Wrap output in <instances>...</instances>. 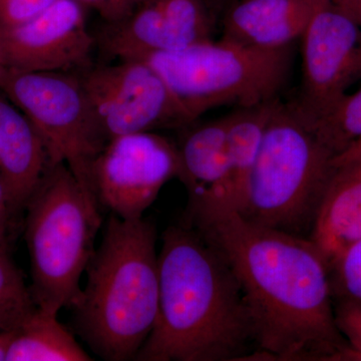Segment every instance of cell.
<instances>
[{
  "label": "cell",
  "mask_w": 361,
  "mask_h": 361,
  "mask_svg": "<svg viewBox=\"0 0 361 361\" xmlns=\"http://www.w3.org/2000/svg\"><path fill=\"white\" fill-rule=\"evenodd\" d=\"M141 61L155 68L196 121L219 106L251 108L278 99L290 73L292 45L264 49L210 40Z\"/></svg>",
  "instance_id": "8992f818"
},
{
  "label": "cell",
  "mask_w": 361,
  "mask_h": 361,
  "mask_svg": "<svg viewBox=\"0 0 361 361\" xmlns=\"http://www.w3.org/2000/svg\"><path fill=\"white\" fill-rule=\"evenodd\" d=\"M341 1L361 27V0H341Z\"/></svg>",
  "instance_id": "f1b7e54d"
},
{
  "label": "cell",
  "mask_w": 361,
  "mask_h": 361,
  "mask_svg": "<svg viewBox=\"0 0 361 361\" xmlns=\"http://www.w3.org/2000/svg\"><path fill=\"white\" fill-rule=\"evenodd\" d=\"M332 293L361 302V240L348 247L330 266Z\"/></svg>",
  "instance_id": "7402d4cb"
},
{
  "label": "cell",
  "mask_w": 361,
  "mask_h": 361,
  "mask_svg": "<svg viewBox=\"0 0 361 361\" xmlns=\"http://www.w3.org/2000/svg\"><path fill=\"white\" fill-rule=\"evenodd\" d=\"M82 7L75 0H56L27 23L0 30V65L23 71L85 68L94 39Z\"/></svg>",
  "instance_id": "8fae6325"
},
{
  "label": "cell",
  "mask_w": 361,
  "mask_h": 361,
  "mask_svg": "<svg viewBox=\"0 0 361 361\" xmlns=\"http://www.w3.org/2000/svg\"><path fill=\"white\" fill-rule=\"evenodd\" d=\"M35 307L30 288L11 258L6 244H0V313L23 322Z\"/></svg>",
  "instance_id": "44dd1931"
},
{
  "label": "cell",
  "mask_w": 361,
  "mask_h": 361,
  "mask_svg": "<svg viewBox=\"0 0 361 361\" xmlns=\"http://www.w3.org/2000/svg\"><path fill=\"white\" fill-rule=\"evenodd\" d=\"M336 322L348 343L343 360L361 361V302L341 299L334 307Z\"/></svg>",
  "instance_id": "603a6c76"
},
{
  "label": "cell",
  "mask_w": 361,
  "mask_h": 361,
  "mask_svg": "<svg viewBox=\"0 0 361 361\" xmlns=\"http://www.w3.org/2000/svg\"><path fill=\"white\" fill-rule=\"evenodd\" d=\"M179 172L178 147L167 137L156 132L120 135L94 161V194L102 208L116 217L140 219Z\"/></svg>",
  "instance_id": "30bf717a"
},
{
  "label": "cell",
  "mask_w": 361,
  "mask_h": 361,
  "mask_svg": "<svg viewBox=\"0 0 361 361\" xmlns=\"http://www.w3.org/2000/svg\"><path fill=\"white\" fill-rule=\"evenodd\" d=\"M80 78L108 141L120 135L179 129L195 122L147 61H120L92 68Z\"/></svg>",
  "instance_id": "9c48e42d"
},
{
  "label": "cell",
  "mask_w": 361,
  "mask_h": 361,
  "mask_svg": "<svg viewBox=\"0 0 361 361\" xmlns=\"http://www.w3.org/2000/svg\"><path fill=\"white\" fill-rule=\"evenodd\" d=\"M278 101L275 99L251 108H240L228 115V154L235 208L245 191L268 121Z\"/></svg>",
  "instance_id": "ac0fdd59"
},
{
  "label": "cell",
  "mask_w": 361,
  "mask_h": 361,
  "mask_svg": "<svg viewBox=\"0 0 361 361\" xmlns=\"http://www.w3.org/2000/svg\"><path fill=\"white\" fill-rule=\"evenodd\" d=\"M345 165L361 166V137L332 158V167Z\"/></svg>",
  "instance_id": "4316f807"
},
{
  "label": "cell",
  "mask_w": 361,
  "mask_h": 361,
  "mask_svg": "<svg viewBox=\"0 0 361 361\" xmlns=\"http://www.w3.org/2000/svg\"><path fill=\"white\" fill-rule=\"evenodd\" d=\"M229 116L198 126L178 145V179L188 192L186 215H195L223 205H234L228 154Z\"/></svg>",
  "instance_id": "7c38bea8"
},
{
  "label": "cell",
  "mask_w": 361,
  "mask_h": 361,
  "mask_svg": "<svg viewBox=\"0 0 361 361\" xmlns=\"http://www.w3.org/2000/svg\"><path fill=\"white\" fill-rule=\"evenodd\" d=\"M56 0H0V30L27 23Z\"/></svg>",
  "instance_id": "cb8c5ba5"
},
{
  "label": "cell",
  "mask_w": 361,
  "mask_h": 361,
  "mask_svg": "<svg viewBox=\"0 0 361 361\" xmlns=\"http://www.w3.org/2000/svg\"><path fill=\"white\" fill-rule=\"evenodd\" d=\"M155 226L113 215L73 306L80 334L99 357L135 358L155 326L160 297Z\"/></svg>",
  "instance_id": "3957f363"
},
{
  "label": "cell",
  "mask_w": 361,
  "mask_h": 361,
  "mask_svg": "<svg viewBox=\"0 0 361 361\" xmlns=\"http://www.w3.org/2000/svg\"><path fill=\"white\" fill-rule=\"evenodd\" d=\"M206 1L211 11H212L214 16H215L216 11L224 13L225 9L228 6H231L232 4H234L235 1H237V0H206Z\"/></svg>",
  "instance_id": "f546056e"
},
{
  "label": "cell",
  "mask_w": 361,
  "mask_h": 361,
  "mask_svg": "<svg viewBox=\"0 0 361 361\" xmlns=\"http://www.w3.org/2000/svg\"><path fill=\"white\" fill-rule=\"evenodd\" d=\"M56 313L35 307L20 326L7 353L6 361H90Z\"/></svg>",
  "instance_id": "e0dca14e"
},
{
  "label": "cell",
  "mask_w": 361,
  "mask_h": 361,
  "mask_svg": "<svg viewBox=\"0 0 361 361\" xmlns=\"http://www.w3.org/2000/svg\"><path fill=\"white\" fill-rule=\"evenodd\" d=\"M300 39L302 80L289 104L312 128L361 80V27L341 0H324Z\"/></svg>",
  "instance_id": "ba28073f"
},
{
  "label": "cell",
  "mask_w": 361,
  "mask_h": 361,
  "mask_svg": "<svg viewBox=\"0 0 361 361\" xmlns=\"http://www.w3.org/2000/svg\"><path fill=\"white\" fill-rule=\"evenodd\" d=\"M16 219L8 191L0 176V244L7 245V231L11 222Z\"/></svg>",
  "instance_id": "484cf974"
},
{
  "label": "cell",
  "mask_w": 361,
  "mask_h": 361,
  "mask_svg": "<svg viewBox=\"0 0 361 361\" xmlns=\"http://www.w3.org/2000/svg\"><path fill=\"white\" fill-rule=\"evenodd\" d=\"M16 329L18 327L0 331V361H6L7 353H8L14 336H16Z\"/></svg>",
  "instance_id": "83f0119b"
},
{
  "label": "cell",
  "mask_w": 361,
  "mask_h": 361,
  "mask_svg": "<svg viewBox=\"0 0 361 361\" xmlns=\"http://www.w3.org/2000/svg\"><path fill=\"white\" fill-rule=\"evenodd\" d=\"M51 166L35 126L0 92V176L8 191L16 218Z\"/></svg>",
  "instance_id": "5bb4252c"
},
{
  "label": "cell",
  "mask_w": 361,
  "mask_h": 361,
  "mask_svg": "<svg viewBox=\"0 0 361 361\" xmlns=\"http://www.w3.org/2000/svg\"><path fill=\"white\" fill-rule=\"evenodd\" d=\"M106 25L99 44L106 54L120 61L144 59L172 49L163 0H146L125 20Z\"/></svg>",
  "instance_id": "2e32d148"
},
{
  "label": "cell",
  "mask_w": 361,
  "mask_h": 361,
  "mask_svg": "<svg viewBox=\"0 0 361 361\" xmlns=\"http://www.w3.org/2000/svg\"><path fill=\"white\" fill-rule=\"evenodd\" d=\"M332 158L290 104L279 99L237 211L253 224L308 238Z\"/></svg>",
  "instance_id": "5b68a950"
},
{
  "label": "cell",
  "mask_w": 361,
  "mask_h": 361,
  "mask_svg": "<svg viewBox=\"0 0 361 361\" xmlns=\"http://www.w3.org/2000/svg\"><path fill=\"white\" fill-rule=\"evenodd\" d=\"M20 323L16 318L11 317V316L0 313V331L1 330L16 329V327L20 326Z\"/></svg>",
  "instance_id": "4dcf8cb0"
},
{
  "label": "cell",
  "mask_w": 361,
  "mask_h": 361,
  "mask_svg": "<svg viewBox=\"0 0 361 361\" xmlns=\"http://www.w3.org/2000/svg\"><path fill=\"white\" fill-rule=\"evenodd\" d=\"M311 130L336 156L361 137V89L346 94Z\"/></svg>",
  "instance_id": "ffe728a7"
},
{
  "label": "cell",
  "mask_w": 361,
  "mask_h": 361,
  "mask_svg": "<svg viewBox=\"0 0 361 361\" xmlns=\"http://www.w3.org/2000/svg\"><path fill=\"white\" fill-rule=\"evenodd\" d=\"M0 92L35 126L47 147L51 165L65 164L97 201L92 168L109 141L80 75L71 71L1 68Z\"/></svg>",
  "instance_id": "52a82bcc"
},
{
  "label": "cell",
  "mask_w": 361,
  "mask_h": 361,
  "mask_svg": "<svg viewBox=\"0 0 361 361\" xmlns=\"http://www.w3.org/2000/svg\"><path fill=\"white\" fill-rule=\"evenodd\" d=\"M163 6L172 51L213 40L215 20L206 0H163Z\"/></svg>",
  "instance_id": "d6986e66"
},
{
  "label": "cell",
  "mask_w": 361,
  "mask_h": 361,
  "mask_svg": "<svg viewBox=\"0 0 361 361\" xmlns=\"http://www.w3.org/2000/svg\"><path fill=\"white\" fill-rule=\"evenodd\" d=\"M238 280L256 353L274 360H343L329 266L310 238L249 222L234 205L185 217Z\"/></svg>",
  "instance_id": "6da1fadb"
},
{
  "label": "cell",
  "mask_w": 361,
  "mask_h": 361,
  "mask_svg": "<svg viewBox=\"0 0 361 361\" xmlns=\"http://www.w3.org/2000/svg\"><path fill=\"white\" fill-rule=\"evenodd\" d=\"M25 241L37 307L59 314L82 292L102 226V207L65 164L51 165L25 208Z\"/></svg>",
  "instance_id": "277c9868"
},
{
  "label": "cell",
  "mask_w": 361,
  "mask_h": 361,
  "mask_svg": "<svg viewBox=\"0 0 361 361\" xmlns=\"http://www.w3.org/2000/svg\"><path fill=\"white\" fill-rule=\"evenodd\" d=\"M161 240L158 317L135 360L254 357L248 310L225 259L183 222L169 227Z\"/></svg>",
  "instance_id": "7a4b0ae2"
},
{
  "label": "cell",
  "mask_w": 361,
  "mask_h": 361,
  "mask_svg": "<svg viewBox=\"0 0 361 361\" xmlns=\"http://www.w3.org/2000/svg\"><path fill=\"white\" fill-rule=\"evenodd\" d=\"M1 68H2V66H1V65H0V70H1Z\"/></svg>",
  "instance_id": "1f68e13d"
},
{
  "label": "cell",
  "mask_w": 361,
  "mask_h": 361,
  "mask_svg": "<svg viewBox=\"0 0 361 361\" xmlns=\"http://www.w3.org/2000/svg\"><path fill=\"white\" fill-rule=\"evenodd\" d=\"M324 0H237L223 13L225 42L276 49L300 39Z\"/></svg>",
  "instance_id": "4fadbf2b"
},
{
  "label": "cell",
  "mask_w": 361,
  "mask_h": 361,
  "mask_svg": "<svg viewBox=\"0 0 361 361\" xmlns=\"http://www.w3.org/2000/svg\"><path fill=\"white\" fill-rule=\"evenodd\" d=\"M82 6H89L101 16L106 23L125 20L146 0H75Z\"/></svg>",
  "instance_id": "d4e9b609"
},
{
  "label": "cell",
  "mask_w": 361,
  "mask_h": 361,
  "mask_svg": "<svg viewBox=\"0 0 361 361\" xmlns=\"http://www.w3.org/2000/svg\"><path fill=\"white\" fill-rule=\"evenodd\" d=\"M327 264L361 240V166L334 167L310 237Z\"/></svg>",
  "instance_id": "9a60e30c"
}]
</instances>
